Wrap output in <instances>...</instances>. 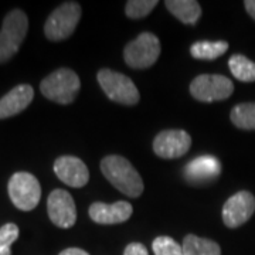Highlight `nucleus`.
<instances>
[{
	"label": "nucleus",
	"instance_id": "6e6552de",
	"mask_svg": "<svg viewBox=\"0 0 255 255\" xmlns=\"http://www.w3.org/2000/svg\"><path fill=\"white\" fill-rule=\"evenodd\" d=\"M234 92V84L224 75L201 74L190 84V94L201 102L227 100Z\"/></svg>",
	"mask_w": 255,
	"mask_h": 255
},
{
	"label": "nucleus",
	"instance_id": "9d476101",
	"mask_svg": "<svg viewBox=\"0 0 255 255\" xmlns=\"http://www.w3.org/2000/svg\"><path fill=\"white\" fill-rule=\"evenodd\" d=\"M255 211V197L250 191H238L231 196L223 207V221L228 228L246 224Z\"/></svg>",
	"mask_w": 255,
	"mask_h": 255
},
{
	"label": "nucleus",
	"instance_id": "6ab92c4d",
	"mask_svg": "<svg viewBox=\"0 0 255 255\" xmlns=\"http://www.w3.org/2000/svg\"><path fill=\"white\" fill-rule=\"evenodd\" d=\"M228 67L231 70V74L237 78L238 81H255V63L248 60L246 55L234 54L228 60Z\"/></svg>",
	"mask_w": 255,
	"mask_h": 255
},
{
	"label": "nucleus",
	"instance_id": "9b49d317",
	"mask_svg": "<svg viewBox=\"0 0 255 255\" xmlns=\"http://www.w3.org/2000/svg\"><path fill=\"white\" fill-rule=\"evenodd\" d=\"M191 146V137L186 130L172 129L157 133L153 140V150L159 157L177 159L184 156Z\"/></svg>",
	"mask_w": 255,
	"mask_h": 255
},
{
	"label": "nucleus",
	"instance_id": "39448f33",
	"mask_svg": "<svg viewBox=\"0 0 255 255\" xmlns=\"http://www.w3.org/2000/svg\"><path fill=\"white\" fill-rule=\"evenodd\" d=\"M97 78H98L102 91L114 102L132 107V105H136L140 100L136 85L129 77L124 74L104 68V70H100Z\"/></svg>",
	"mask_w": 255,
	"mask_h": 255
},
{
	"label": "nucleus",
	"instance_id": "5701e85b",
	"mask_svg": "<svg viewBox=\"0 0 255 255\" xmlns=\"http://www.w3.org/2000/svg\"><path fill=\"white\" fill-rule=\"evenodd\" d=\"M18 238V227L7 223L0 228V255H11L10 247Z\"/></svg>",
	"mask_w": 255,
	"mask_h": 255
},
{
	"label": "nucleus",
	"instance_id": "0eeeda50",
	"mask_svg": "<svg viewBox=\"0 0 255 255\" xmlns=\"http://www.w3.org/2000/svg\"><path fill=\"white\" fill-rule=\"evenodd\" d=\"M9 196L11 203L23 211H31L41 199V187L36 176L27 172L14 173L9 180Z\"/></svg>",
	"mask_w": 255,
	"mask_h": 255
},
{
	"label": "nucleus",
	"instance_id": "423d86ee",
	"mask_svg": "<svg viewBox=\"0 0 255 255\" xmlns=\"http://www.w3.org/2000/svg\"><path fill=\"white\" fill-rule=\"evenodd\" d=\"M160 55V41L153 34L145 31L132 40L124 50V58L130 68L143 70L157 61Z\"/></svg>",
	"mask_w": 255,
	"mask_h": 255
},
{
	"label": "nucleus",
	"instance_id": "393cba45",
	"mask_svg": "<svg viewBox=\"0 0 255 255\" xmlns=\"http://www.w3.org/2000/svg\"><path fill=\"white\" fill-rule=\"evenodd\" d=\"M60 255H90L87 251H84L81 248H67Z\"/></svg>",
	"mask_w": 255,
	"mask_h": 255
},
{
	"label": "nucleus",
	"instance_id": "f257e3e1",
	"mask_svg": "<svg viewBox=\"0 0 255 255\" xmlns=\"http://www.w3.org/2000/svg\"><path fill=\"white\" fill-rule=\"evenodd\" d=\"M101 170L107 180L128 197H139L143 193V180L130 162L118 155L102 159Z\"/></svg>",
	"mask_w": 255,
	"mask_h": 255
},
{
	"label": "nucleus",
	"instance_id": "20e7f679",
	"mask_svg": "<svg viewBox=\"0 0 255 255\" xmlns=\"http://www.w3.org/2000/svg\"><path fill=\"white\" fill-rule=\"evenodd\" d=\"M81 6L77 1H65L48 16L44 34L51 41H63L71 36L81 20Z\"/></svg>",
	"mask_w": 255,
	"mask_h": 255
},
{
	"label": "nucleus",
	"instance_id": "ddd939ff",
	"mask_svg": "<svg viewBox=\"0 0 255 255\" xmlns=\"http://www.w3.org/2000/svg\"><path fill=\"white\" fill-rule=\"evenodd\" d=\"M221 173L219 159L211 155H203L191 160L184 167V179L191 184H206L216 180Z\"/></svg>",
	"mask_w": 255,
	"mask_h": 255
},
{
	"label": "nucleus",
	"instance_id": "4468645a",
	"mask_svg": "<svg viewBox=\"0 0 255 255\" xmlns=\"http://www.w3.org/2000/svg\"><path fill=\"white\" fill-rule=\"evenodd\" d=\"M133 207L128 201H117L115 204L105 203H92L90 207V217L97 224H121L129 220L132 216Z\"/></svg>",
	"mask_w": 255,
	"mask_h": 255
},
{
	"label": "nucleus",
	"instance_id": "f03ea898",
	"mask_svg": "<svg viewBox=\"0 0 255 255\" xmlns=\"http://www.w3.org/2000/svg\"><path fill=\"white\" fill-rule=\"evenodd\" d=\"M80 88L81 81L78 75L70 68H58L40 84V91L47 100L61 105L71 104L77 98Z\"/></svg>",
	"mask_w": 255,
	"mask_h": 255
},
{
	"label": "nucleus",
	"instance_id": "aec40b11",
	"mask_svg": "<svg viewBox=\"0 0 255 255\" xmlns=\"http://www.w3.org/2000/svg\"><path fill=\"white\" fill-rule=\"evenodd\" d=\"M231 122L240 129L254 130L255 129V102L238 104L231 111Z\"/></svg>",
	"mask_w": 255,
	"mask_h": 255
},
{
	"label": "nucleus",
	"instance_id": "a878e982",
	"mask_svg": "<svg viewBox=\"0 0 255 255\" xmlns=\"http://www.w3.org/2000/svg\"><path fill=\"white\" fill-rule=\"evenodd\" d=\"M244 6H246L248 14L255 20V0H246L244 1Z\"/></svg>",
	"mask_w": 255,
	"mask_h": 255
},
{
	"label": "nucleus",
	"instance_id": "f8f14e48",
	"mask_svg": "<svg viewBox=\"0 0 255 255\" xmlns=\"http://www.w3.org/2000/svg\"><path fill=\"white\" fill-rule=\"evenodd\" d=\"M57 177L70 187L80 189L90 180V172L81 159L75 156H61L54 162Z\"/></svg>",
	"mask_w": 255,
	"mask_h": 255
},
{
	"label": "nucleus",
	"instance_id": "1a4fd4ad",
	"mask_svg": "<svg viewBox=\"0 0 255 255\" xmlns=\"http://www.w3.org/2000/svg\"><path fill=\"white\" fill-rule=\"evenodd\" d=\"M48 217L57 227L71 228L77 221V207L73 196L67 190H53L47 200Z\"/></svg>",
	"mask_w": 255,
	"mask_h": 255
},
{
	"label": "nucleus",
	"instance_id": "2eb2a0df",
	"mask_svg": "<svg viewBox=\"0 0 255 255\" xmlns=\"http://www.w3.org/2000/svg\"><path fill=\"white\" fill-rule=\"evenodd\" d=\"M34 98V90L28 84L14 87L0 100V119L14 117L27 108Z\"/></svg>",
	"mask_w": 255,
	"mask_h": 255
},
{
	"label": "nucleus",
	"instance_id": "4be33fe9",
	"mask_svg": "<svg viewBox=\"0 0 255 255\" xmlns=\"http://www.w3.org/2000/svg\"><path fill=\"white\" fill-rule=\"evenodd\" d=\"M152 250L155 255H183V247L172 237L160 236L155 238Z\"/></svg>",
	"mask_w": 255,
	"mask_h": 255
},
{
	"label": "nucleus",
	"instance_id": "a211bd4d",
	"mask_svg": "<svg viewBox=\"0 0 255 255\" xmlns=\"http://www.w3.org/2000/svg\"><path fill=\"white\" fill-rule=\"evenodd\" d=\"M228 50L227 41H197L190 48V54L197 60H216Z\"/></svg>",
	"mask_w": 255,
	"mask_h": 255
},
{
	"label": "nucleus",
	"instance_id": "412c9836",
	"mask_svg": "<svg viewBox=\"0 0 255 255\" xmlns=\"http://www.w3.org/2000/svg\"><path fill=\"white\" fill-rule=\"evenodd\" d=\"M157 6V0H129L125 13L130 18H143Z\"/></svg>",
	"mask_w": 255,
	"mask_h": 255
},
{
	"label": "nucleus",
	"instance_id": "b1692460",
	"mask_svg": "<svg viewBox=\"0 0 255 255\" xmlns=\"http://www.w3.org/2000/svg\"><path fill=\"white\" fill-rule=\"evenodd\" d=\"M124 255H149L146 247L140 243H132L125 248V253Z\"/></svg>",
	"mask_w": 255,
	"mask_h": 255
},
{
	"label": "nucleus",
	"instance_id": "7ed1b4c3",
	"mask_svg": "<svg viewBox=\"0 0 255 255\" xmlns=\"http://www.w3.org/2000/svg\"><path fill=\"white\" fill-rule=\"evenodd\" d=\"M28 30V18L23 10L14 9L3 20L0 30V64L9 61L23 44Z\"/></svg>",
	"mask_w": 255,
	"mask_h": 255
},
{
	"label": "nucleus",
	"instance_id": "f3484780",
	"mask_svg": "<svg viewBox=\"0 0 255 255\" xmlns=\"http://www.w3.org/2000/svg\"><path fill=\"white\" fill-rule=\"evenodd\" d=\"M183 255H221L220 246L209 238L189 234L183 240Z\"/></svg>",
	"mask_w": 255,
	"mask_h": 255
},
{
	"label": "nucleus",
	"instance_id": "dca6fc26",
	"mask_svg": "<svg viewBox=\"0 0 255 255\" xmlns=\"http://www.w3.org/2000/svg\"><path fill=\"white\" fill-rule=\"evenodd\" d=\"M164 4L184 24H196L201 16L200 3L196 0H167Z\"/></svg>",
	"mask_w": 255,
	"mask_h": 255
}]
</instances>
